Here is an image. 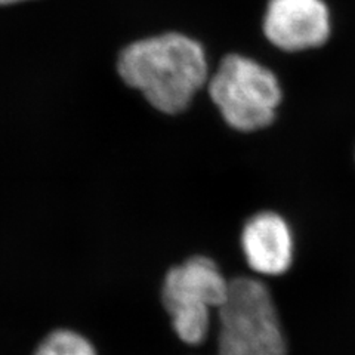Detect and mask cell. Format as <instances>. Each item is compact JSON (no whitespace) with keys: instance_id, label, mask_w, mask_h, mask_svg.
<instances>
[{"instance_id":"7a4b0ae2","label":"cell","mask_w":355,"mask_h":355,"mask_svg":"<svg viewBox=\"0 0 355 355\" xmlns=\"http://www.w3.org/2000/svg\"><path fill=\"white\" fill-rule=\"evenodd\" d=\"M205 92L224 123L239 133H257L274 125L284 98L279 74L239 52L219 60Z\"/></svg>"},{"instance_id":"52a82bcc","label":"cell","mask_w":355,"mask_h":355,"mask_svg":"<svg viewBox=\"0 0 355 355\" xmlns=\"http://www.w3.org/2000/svg\"><path fill=\"white\" fill-rule=\"evenodd\" d=\"M31 355H98L91 339L71 329H57L44 336Z\"/></svg>"},{"instance_id":"6da1fadb","label":"cell","mask_w":355,"mask_h":355,"mask_svg":"<svg viewBox=\"0 0 355 355\" xmlns=\"http://www.w3.org/2000/svg\"><path fill=\"white\" fill-rule=\"evenodd\" d=\"M119 79L154 111L180 116L205 91L212 73L206 48L181 31L133 40L116 60Z\"/></svg>"},{"instance_id":"5b68a950","label":"cell","mask_w":355,"mask_h":355,"mask_svg":"<svg viewBox=\"0 0 355 355\" xmlns=\"http://www.w3.org/2000/svg\"><path fill=\"white\" fill-rule=\"evenodd\" d=\"M333 33V15L326 0H268L262 35L274 49L288 55L326 46Z\"/></svg>"},{"instance_id":"277c9868","label":"cell","mask_w":355,"mask_h":355,"mask_svg":"<svg viewBox=\"0 0 355 355\" xmlns=\"http://www.w3.org/2000/svg\"><path fill=\"white\" fill-rule=\"evenodd\" d=\"M228 288L230 277L206 254L171 266L162 282L160 304L173 335L188 347L205 343Z\"/></svg>"},{"instance_id":"3957f363","label":"cell","mask_w":355,"mask_h":355,"mask_svg":"<svg viewBox=\"0 0 355 355\" xmlns=\"http://www.w3.org/2000/svg\"><path fill=\"white\" fill-rule=\"evenodd\" d=\"M215 317L216 355H287L279 302L265 279L231 277L227 299Z\"/></svg>"},{"instance_id":"ba28073f","label":"cell","mask_w":355,"mask_h":355,"mask_svg":"<svg viewBox=\"0 0 355 355\" xmlns=\"http://www.w3.org/2000/svg\"><path fill=\"white\" fill-rule=\"evenodd\" d=\"M18 2H24V0H0V6L12 5V3H18Z\"/></svg>"},{"instance_id":"8992f818","label":"cell","mask_w":355,"mask_h":355,"mask_svg":"<svg viewBox=\"0 0 355 355\" xmlns=\"http://www.w3.org/2000/svg\"><path fill=\"white\" fill-rule=\"evenodd\" d=\"M240 250L250 274L265 280L279 279L295 263V231L277 210H259L244 222Z\"/></svg>"}]
</instances>
